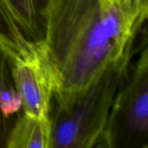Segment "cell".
Returning a JSON list of instances; mask_svg holds the SVG:
<instances>
[{"label":"cell","instance_id":"obj_1","mask_svg":"<svg viewBox=\"0 0 148 148\" xmlns=\"http://www.w3.org/2000/svg\"><path fill=\"white\" fill-rule=\"evenodd\" d=\"M147 0H47L43 43L55 78L53 98L86 88L135 47Z\"/></svg>","mask_w":148,"mask_h":148},{"label":"cell","instance_id":"obj_2","mask_svg":"<svg viewBox=\"0 0 148 148\" xmlns=\"http://www.w3.org/2000/svg\"><path fill=\"white\" fill-rule=\"evenodd\" d=\"M137 49L108 64L86 88L65 98H53L50 148H102L111 107Z\"/></svg>","mask_w":148,"mask_h":148},{"label":"cell","instance_id":"obj_3","mask_svg":"<svg viewBox=\"0 0 148 148\" xmlns=\"http://www.w3.org/2000/svg\"><path fill=\"white\" fill-rule=\"evenodd\" d=\"M102 148H148V49L129 63L114 96Z\"/></svg>","mask_w":148,"mask_h":148},{"label":"cell","instance_id":"obj_4","mask_svg":"<svg viewBox=\"0 0 148 148\" xmlns=\"http://www.w3.org/2000/svg\"><path fill=\"white\" fill-rule=\"evenodd\" d=\"M12 75L23 113L49 120L55 78L43 42H33L29 50L14 58Z\"/></svg>","mask_w":148,"mask_h":148},{"label":"cell","instance_id":"obj_5","mask_svg":"<svg viewBox=\"0 0 148 148\" xmlns=\"http://www.w3.org/2000/svg\"><path fill=\"white\" fill-rule=\"evenodd\" d=\"M13 61L14 56L0 42V148H5L8 134L22 109L12 75Z\"/></svg>","mask_w":148,"mask_h":148},{"label":"cell","instance_id":"obj_6","mask_svg":"<svg viewBox=\"0 0 148 148\" xmlns=\"http://www.w3.org/2000/svg\"><path fill=\"white\" fill-rule=\"evenodd\" d=\"M23 36L30 42H43L47 0H1Z\"/></svg>","mask_w":148,"mask_h":148},{"label":"cell","instance_id":"obj_7","mask_svg":"<svg viewBox=\"0 0 148 148\" xmlns=\"http://www.w3.org/2000/svg\"><path fill=\"white\" fill-rule=\"evenodd\" d=\"M49 120L19 114L8 134L5 148H50Z\"/></svg>","mask_w":148,"mask_h":148},{"label":"cell","instance_id":"obj_8","mask_svg":"<svg viewBox=\"0 0 148 148\" xmlns=\"http://www.w3.org/2000/svg\"><path fill=\"white\" fill-rule=\"evenodd\" d=\"M0 42L16 57L32 45L21 33L16 23L0 0Z\"/></svg>","mask_w":148,"mask_h":148}]
</instances>
